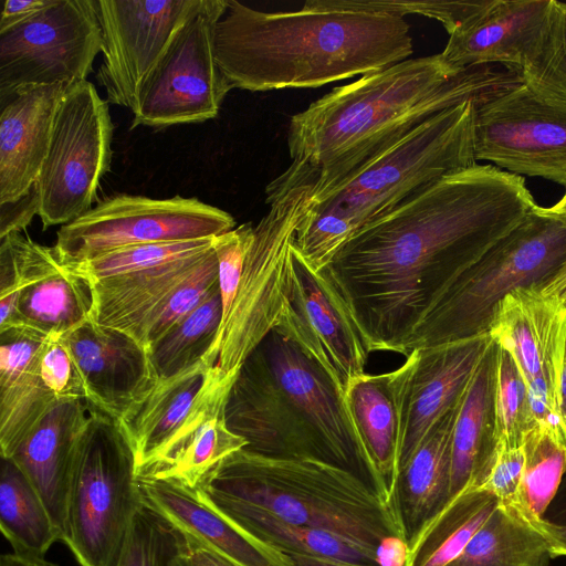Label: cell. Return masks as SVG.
<instances>
[{
    "label": "cell",
    "mask_w": 566,
    "mask_h": 566,
    "mask_svg": "<svg viewBox=\"0 0 566 566\" xmlns=\"http://www.w3.org/2000/svg\"><path fill=\"white\" fill-rule=\"evenodd\" d=\"M170 566H187L186 562L184 560L181 554L174 559Z\"/></svg>",
    "instance_id": "58"
},
{
    "label": "cell",
    "mask_w": 566,
    "mask_h": 566,
    "mask_svg": "<svg viewBox=\"0 0 566 566\" xmlns=\"http://www.w3.org/2000/svg\"><path fill=\"white\" fill-rule=\"evenodd\" d=\"M554 13L555 0H493L449 34L441 55L458 69L501 64L523 77L548 44Z\"/></svg>",
    "instance_id": "18"
},
{
    "label": "cell",
    "mask_w": 566,
    "mask_h": 566,
    "mask_svg": "<svg viewBox=\"0 0 566 566\" xmlns=\"http://www.w3.org/2000/svg\"><path fill=\"white\" fill-rule=\"evenodd\" d=\"M143 503L234 566H295L290 555L245 534L192 489L137 474Z\"/></svg>",
    "instance_id": "23"
},
{
    "label": "cell",
    "mask_w": 566,
    "mask_h": 566,
    "mask_svg": "<svg viewBox=\"0 0 566 566\" xmlns=\"http://www.w3.org/2000/svg\"><path fill=\"white\" fill-rule=\"evenodd\" d=\"M522 78L535 81L566 97V2L555 0L548 44L542 57Z\"/></svg>",
    "instance_id": "46"
},
{
    "label": "cell",
    "mask_w": 566,
    "mask_h": 566,
    "mask_svg": "<svg viewBox=\"0 0 566 566\" xmlns=\"http://www.w3.org/2000/svg\"><path fill=\"white\" fill-rule=\"evenodd\" d=\"M492 343L488 334L413 349L402 397L398 473L430 428L460 401Z\"/></svg>",
    "instance_id": "20"
},
{
    "label": "cell",
    "mask_w": 566,
    "mask_h": 566,
    "mask_svg": "<svg viewBox=\"0 0 566 566\" xmlns=\"http://www.w3.org/2000/svg\"><path fill=\"white\" fill-rule=\"evenodd\" d=\"M494 342L463 395L452 434L450 500L472 488L493 448Z\"/></svg>",
    "instance_id": "30"
},
{
    "label": "cell",
    "mask_w": 566,
    "mask_h": 566,
    "mask_svg": "<svg viewBox=\"0 0 566 566\" xmlns=\"http://www.w3.org/2000/svg\"><path fill=\"white\" fill-rule=\"evenodd\" d=\"M318 171L292 163L265 189L270 206L254 227L237 296L205 358L234 375L255 347L275 328L290 280V250L313 205Z\"/></svg>",
    "instance_id": "8"
},
{
    "label": "cell",
    "mask_w": 566,
    "mask_h": 566,
    "mask_svg": "<svg viewBox=\"0 0 566 566\" xmlns=\"http://www.w3.org/2000/svg\"><path fill=\"white\" fill-rule=\"evenodd\" d=\"M500 506L491 492L468 488L448 504L408 543L406 566H446L470 543Z\"/></svg>",
    "instance_id": "32"
},
{
    "label": "cell",
    "mask_w": 566,
    "mask_h": 566,
    "mask_svg": "<svg viewBox=\"0 0 566 566\" xmlns=\"http://www.w3.org/2000/svg\"><path fill=\"white\" fill-rule=\"evenodd\" d=\"M0 528L13 552L44 556L61 542L41 495L10 458H1Z\"/></svg>",
    "instance_id": "33"
},
{
    "label": "cell",
    "mask_w": 566,
    "mask_h": 566,
    "mask_svg": "<svg viewBox=\"0 0 566 566\" xmlns=\"http://www.w3.org/2000/svg\"><path fill=\"white\" fill-rule=\"evenodd\" d=\"M61 265L54 247L20 233L0 239V327L12 316L18 293Z\"/></svg>",
    "instance_id": "38"
},
{
    "label": "cell",
    "mask_w": 566,
    "mask_h": 566,
    "mask_svg": "<svg viewBox=\"0 0 566 566\" xmlns=\"http://www.w3.org/2000/svg\"><path fill=\"white\" fill-rule=\"evenodd\" d=\"M0 566H59L44 558V556H35L20 554L15 552L1 555Z\"/></svg>",
    "instance_id": "54"
},
{
    "label": "cell",
    "mask_w": 566,
    "mask_h": 566,
    "mask_svg": "<svg viewBox=\"0 0 566 566\" xmlns=\"http://www.w3.org/2000/svg\"><path fill=\"white\" fill-rule=\"evenodd\" d=\"M473 145L476 163L490 161L504 171L566 189V97L523 78L474 105Z\"/></svg>",
    "instance_id": "12"
},
{
    "label": "cell",
    "mask_w": 566,
    "mask_h": 566,
    "mask_svg": "<svg viewBox=\"0 0 566 566\" xmlns=\"http://www.w3.org/2000/svg\"><path fill=\"white\" fill-rule=\"evenodd\" d=\"M205 0H94L106 102L134 111L139 94L184 24Z\"/></svg>",
    "instance_id": "16"
},
{
    "label": "cell",
    "mask_w": 566,
    "mask_h": 566,
    "mask_svg": "<svg viewBox=\"0 0 566 566\" xmlns=\"http://www.w3.org/2000/svg\"><path fill=\"white\" fill-rule=\"evenodd\" d=\"M295 566H356L334 559L302 556V555H290Z\"/></svg>",
    "instance_id": "55"
},
{
    "label": "cell",
    "mask_w": 566,
    "mask_h": 566,
    "mask_svg": "<svg viewBox=\"0 0 566 566\" xmlns=\"http://www.w3.org/2000/svg\"><path fill=\"white\" fill-rule=\"evenodd\" d=\"M408 551V543L403 537L387 536L376 547V562L378 566H406Z\"/></svg>",
    "instance_id": "50"
},
{
    "label": "cell",
    "mask_w": 566,
    "mask_h": 566,
    "mask_svg": "<svg viewBox=\"0 0 566 566\" xmlns=\"http://www.w3.org/2000/svg\"><path fill=\"white\" fill-rule=\"evenodd\" d=\"M92 310L91 282L62 264L18 293L13 314L0 332L18 327L45 338L62 337L88 321Z\"/></svg>",
    "instance_id": "31"
},
{
    "label": "cell",
    "mask_w": 566,
    "mask_h": 566,
    "mask_svg": "<svg viewBox=\"0 0 566 566\" xmlns=\"http://www.w3.org/2000/svg\"><path fill=\"white\" fill-rule=\"evenodd\" d=\"M227 0H205L176 34L143 87L130 129L165 128L217 117L232 86L220 71L213 34Z\"/></svg>",
    "instance_id": "13"
},
{
    "label": "cell",
    "mask_w": 566,
    "mask_h": 566,
    "mask_svg": "<svg viewBox=\"0 0 566 566\" xmlns=\"http://www.w3.org/2000/svg\"><path fill=\"white\" fill-rule=\"evenodd\" d=\"M253 233L254 227L251 223H243L212 238V248L218 262V286L222 298V321L237 296Z\"/></svg>",
    "instance_id": "44"
},
{
    "label": "cell",
    "mask_w": 566,
    "mask_h": 566,
    "mask_svg": "<svg viewBox=\"0 0 566 566\" xmlns=\"http://www.w3.org/2000/svg\"><path fill=\"white\" fill-rule=\"evenodd\" d=\"M35 214H39V195L34 185L19 199L0 203V239L20 233Z\"/></svg>",
    "instance_id": "47"
},
{
    "label": "cell",
    "mask_w": 566,
    "mask_h": 566,
    "mask_svg": "<svg viewBox=\"0 0 566 566\" xmlns=\"http://www.w3.org/2000/svg\"><path fill=\"white\" fill-rule=\"evenodd\" d=\"M181 556L187 566H234L196 538L185 534Z\"/></svg>",
    "instance_id": "49"
},
{
    "label": "cell",
    "mask_w": 566,
    "mask_h": 566,
    "mask_svg": "<svg viewBox=\"0 0 566 566\" xmlns=\"http://www.w3.org/2000/svg\"><path fill=\"white\" fill-rule=\"evenodd\" d=\"M489 334L513 358L525 382L535 421L566 440L560 410L566 305L544 295L538 284L518 287L500 302Z\"/></svg>",
    "instance_id": "15"
},
{
    "label": "cell",
    "mask_w": 566,
    "mask_h": 566,
    "mask_svg": "<svg viewBox=\"0 0 566 566\" xmlns=\"http://www.w3.org/2000/svg\"><path fill=\"white\" fill-rule=\"evenodd\" d=\"M542 213L556 218L566 223V192L554 206L548 208L539 207Z\"/></svg>",
    "instance_id": "56"
},
{
    "label": "cell",
    "mask_w": 566,
    "mask_h": 566,
    "mask_svg": "<svg viewBox=\"0 0 566 566\" xmlns=\"http://www.w3.org/2000/svg\"><path fill=\"white\" fill-rule=\"evenodd\" d=\"M560 410H562L563 419L566 423V361H565V367H564L563 378H562Z\"/></svg>",
    "instance_id": "57"
},
{
    "label": "cell",
    "mask_w": 566,
    "mask_h": 566,
    "mask_svg": "<svg viewBox=\"0 0 566 566\" xmlns=\"http://www.w3.org/2000/svg\"><path fill=\"white\" fill-rule=\"evenodd\" d=\"M143 505L133 448L91 405L72 458L62 542L81 566H117Z\"/></svg>",
    "instance_id": "9"
},
{
    "label": "cell",
    "mask_w": 566,
    "mask_h": 566,
    "mask_svg": "<svg viewBox=\"0 0 566 566\" xmlns=\"http://www.w3.org/2000/svg\"><path fill=\"white\" fill-rule=\"evenodd\" d=\"M66 86L28 85L0 102V203L36 184Z\"/></svg>",
    "instance_id": "22"
},
{
    "label": "cell",
    "mask_w": 566,
    "mask_h": 566,
    "mask_svg": "<svg viewBox=\"0 0 566 566\" xmlns=\"http://www.w3.org/2000/svg\"><path fill=\"white\" fill-rule=\"evenodd\" d=\"M113 129L108 103L93 83L66 86L35 184L43 229L64 226L92 209L109 169Z\"/></svg>",
    "instance_id": "10"
},
{
    "label": "cell",
    "mask_w": 566,
    "mask_h": 566,
    "mask_svg": "<svg viewBox=\"0 0 566 566\" xmlns=\"http://www.w3.org/2000/svg\"><path fill=\"white\" fill-rule=\"evenodd\" d=\"M552 558L548 543L537 528L499 506L446 566H548Z\"/></svg>",
    "instance_id": "34"
},
{
    "label": "cell",
    "mask_w": 566,
    "mask_h": 566,
    "mask_svg": "<svg viewBox=\"0 0 566 566\" xmlns=\"http://www.w3.org/2000/svg\"><path fill=\"white\" fill-rule=\"evenodd\" d=\"M222 313V298L217 285L190 314L148 348L158 381L205 360L218 337Z\"/></svg>",
    "instance_id": "36"
},
{
    "label": "cell",
    "mask_w": 566,
    "mask_h": 566,
    "mask_svg": "<svg viewBox=\"0 0 566 566\" xmlns=\"http://www.w3.org/2000/svg\"><path fill=\"white\" fill-rule=\"evenodd\" d=\"M218 285V262L213 248L202 261L156 307L146 322L142 344L154 345L172 326L190 314Z\"/></svg>",
    "instance_id": "41"
},
{
    "label": "cell",
    "mask_w": 566,
    "mask_h": 566,
    "mask_svg": "<svg viewBox=\"0 0 566 566\" xmlns=\"http://www.w3.org/2000/svg\"><path fill=\"white\" fill-rule=\"evenodd\" d=\"M274 329L319 363L344 392L365 374L370 352L349 308L325 272L311 266L294 242L287 294Z\"/></svg>",
    "instance_id": "17"
},
{
    "label": "cell",
    "mask_w": 566,
    "mask_h": 566,
    "mask_svg": "<svg viewBox=\"0 0 566 566\" xmlns=\"http://www.w3.org/2000/svg\"><path fill=\"white\" fill-rule=\"evenodd\" d=\"M217 64L232 88H310L382 71L413 52L401 17L307 0L296 11L264 12L235 0L213 34Z\"/></svg>",
    "instance_id": "3"
},
{
    "label": "cell",
    "mask_w": 566,
    "mask_h": 566,
    "mask_svg": "<svg viewBox=\"0 0 566 566\" xmlns=\"http://www.w3.org/2000/svg\"><path fill=\"white\" fill-rule=\"evenodd\" d=\"M216 366L201 360L157 385L117 422L134 450L137 469L151 461L181 428L209 387Z\"/></svg>",
    "instance_id": "27"
},
{
    "label": "cell",
    "mask_w": 566,
    "mask_h": 566,
    "mask_svg": "<svg viewBox=\"0 0 566 566\" xmlns=\"http://www.w3.org/2000/svg\"><path fill=\"white\" fill-rule=\"evenodd\" d=\"M76 361L87 402L118 422L158 382L147 348L88 319L61 337Z\"/></svg>",
    "instance_id": "19"
},
{
    "label": "cell",
    "mask_w": 566,
    "mask_h": 566,
    "mask_svg": "<svg viewBox=\"0 0 566 566\" xmlns=\"http://www.w3.org/2000/svg\"><path fill=\"white\" fill-rule=\"evenodd\" d=\"M462 398L430 428L398 473L392 506L407 543L450 501L452 434Z\"/></svg>",
    "instance_id": "26"
},
{
    "label": "cell",
    "mask_w": 566,
    "mask_h": 566,
    "mask_svg": "<svg viewBox=\"0 0 566 566\" xmlns=\"http://www.w3.org/2000/svg\"><path fill=\"white\" fill-rule=\"evenodd\" d=\"M523 78L491 65L458 69L441 55L407 59L335 87L293 115L287 130L292 163L318 171L322 193L438 113L476 105Z\"/></svg>",
    "instance_id": "2"
},
{
    "label": "cell",
    "mask_w": 566,
    "mask_h": 566,
    "mask_svg": "<svg viewBox=\"0 0 566 566\" xmlns=\"http://www.w3.org/2000/svg\"><path fill=\"white\" fill-rule=\"evenodd\" d=\"M216 368L181 428L151 461L137 469V474L168 478L197 490L227 457L247 447L226 421V405L238 373L226 375Z\"/></svg>",
    "instance_id": "21"
},
{
    "label": "cell",
    "mask_w": 566,
    "mask_h": 566,
    "mask_svg": "<svg viewBox=\"0 0 566 566\" xmlns=\"http://www.w3.org/2000/svg\"><path fill=\"white\" fill-rule=\"evenodd\" d=\"M566 260V223L535 206L481 248L453 276L418 324L413 349L488 335L500 302L518 287L543 284Z\"/></svg>",
    "instance_id": "7"
},
{
    "label": "cell",
    "mask_w": 566,
    "mask_h": 566,
    "mask_svg": "<svg viewBox=\"0 0 566 566\" xmlns=\"http://www.w3.org/2000/svg\"><path fill=\"white\" fill-rule=\"evenodd\" d=\"M412 350L396 370L354 378L345 400L355 429L388 488L392 504L398 476L402 397L415 363Z\"/></svg>",
    "instance_id": "25"
},
{
    "label": "cell",
    "mask_w": 566,
    "mask_h": 566,
    "mask_svg": "<svg viewBox=\"0 0 566 566\" xmlns=\"http://www.w3.org/2000/svg\"><path fill=\"white\" fill-rule=\"evenodd\" d=\"M493 413L494 446L521 447L524 433L536 423L525 382L513 358L496 344Z\"/></svg>",
    "instance_id": "39"
},
{
    "label": "cell",
    "mask_w": 566,
    "mask_h": 566,
    "mask_svg": "<svg viewBox=\"0 0 566 566\" xmlns=\"http://www.w3.org/2000/svg\"><path fill=\"white\" fill-rule=\"evenodd\" d=\"M211 247L212 238L137 244L120 248L88 261L65 266L90 281H96L198 254Z\"/></svg>",
    "instance_id": "40"
},
{
    "label": "cell",
    "mask_w": 566,
    "mask_h": 566,
    "mask_svg": "<svg viewBox=\"0 0 566 566\" xmlns=\"http://www.w3.org/2000/svg\"><path fill=\"white\" fill-rule=\"evenodd\" d=\"M40 375L57 400L83 399L88 395L83 376L61 337L48 338L40 352Z\"/></svg>",
    "instance_id": "45"
},
{
    "label": "cell",
    "mask_w": 566,
    "mask_h": 566,
    "mask_svg": "<svg viewBox=\"0 0 566 566\" xmlns=\"http://www.w3.org/2000/svg\"><path fill=\"white\" fill-rule=\"evenodd\" d=\"M538 531L546 538L553 557L566 556V524L543 521Z\"/></svg>",
    "instance_id": "51"
},
{
    "label": "cell",
    "mask_w": 566,
    "mask_h": 566,
    "mask_svg": "<svg viewBox=\"0 0 566 566\" xmlns=\"http://www.w3.org/2000/svg\"><path fill=\"white\" fill-rule=\"evenodd\" d=\"M542 293L566 305V260L556 272L539 285Z\"/></svg>",
    "instance_id": "52"
},
{
    "label": "cell",
    "mask_w": 566,
    "mask_h": 566,
    "mask_svg": "<svg viewBox=\"0 0 566 566\" xmlns=\"http://www.w3.org/2000/svg\"><path fill=\"white\" fill-rule=\"evenodd\" d=\"M535 206L523 177L476 164L363 228L323 271L369 352L406 356L413 331L459 270Z\"/></svg>",
    "instance_id": "1"
},
{
    "label": "cell",
    "mask_w": 566,
    "mask_h": 566,
    "mask_svg": "<svg viewBox=\"0 0 566 566\" xmlns=\"http://www.w3.org/2000/svg\"><path fill=\"white\" fill-rule=\"evenodd\" d=\"M200 497L245 534L287 555L378 566L376 553L338 535L287 522L258 505L195 490Z\"/></svg>",
    "instance_id": "29"
},
{
    "label": "cell",
    "mask_w": 566,
    "mask_h": 566,
    "mask_svg": "<svg viewBox=\"0 0 566 566\" xmlns=\"http://www.w3.org/2000/svg\"><path fill=\"white\" fill-rule=\"evenodd\" d=\"M345 7L384 12L403 18L419 14L438 20L451 34L486 10L492 0H338Z\"/></svg>",
    "instance_id": "43"
},
{
    "label": "cell",
    "mask_w": 566,
    "mask_h": 566,
    "mask_svg": "<svg viewBox=\"0 0 566 566\" xmlns=\"http://www.w3.org/2000/svg\"><path fill=\"white\" fill-rule=\"evenodd\" d=\"M211 248L157 266L96 281L88 280L93 291L90 319L128 334L142 344L143 329L149 316Z\"/></svg>",
    "instance_id": "28"
},
{
    "label": "cell",
    "mask_w": 566,
    "mask_h": 566,
    "mask_svg": "<svg viewBox=\"0 0 566 566\" xmlns=\"http://www.w3.org/2000/svg\"><path fill=\"white\" fill-rule=\"evenodd\" d=\"M226 421L248 442L245 450L338 467L391 504L386 482L352 421L345 392L319 363L277 331L272 329L241 365L228 396Z\"/></svg>",
    "instance_id": "4"
},
{
    "label": "cell",
    "mask_w": 566,
    "mask_h": 566,
    "mask_svg": "<svg viewBox=\"0 0 566 566\" xmlns=\"http://www.w3.org/2000/svg\"><path fill=\"white\" fill-rule=\"evenodd\" d=\"M185 535L163 515L143 505L117 566H170L184 549Z\"/></svg>",
    "instance_id": "42"
},
{
    "label": "cell",
    "mask_w": 566,
    "mask_h": 566,
    "mask_svg": "<svg viewBox=\"0 0 566 566\" xmlns=\"http://www.w3.org/2000/svg\"><path fill=\"white\" fill-rule=\"evenodd\" d=\"M84 401H56L10 457L41 495L60 532L61 542L65 531V505L74 448L90 413V407Z\"/></svg>",
    "instance_id": "24"
},
{
    "label": "cell",
    "mask_w": 566,
    "mask_h": 566,
    "mask_svg": "<svg viewBox=\"0 0 566 566\" xmlns=\"http://www.w3.org/2000/svg\"><path fill=\"white\" fill-rule=\"evenodd\" d=\"M52 0H7L0 18V33L29 20Z\"/></svg>",
    "instance_id": "48"
},
{
    "label": "cell",
    "mask_w": 566,
    "mask_h": 566,
    "mask_svg": "<svg viewBox=\"0 0 566 566\" xmlns=\"http://www.w3.org/2000/svg\"><path fill=\"white\" fill-rule=\"evenodd\" d=\"M523 453L518 515L538 530L566 473V440L536 422L524 433Z\"/></svg>",
    "instance_id": "35"
},
{
    "label": "cell",
    "mask_w": 566,
    "mask_h": 566,
    "mask_svg": "<svg viewBox=\"0 0 566 566\" xmlns=\"http://www.w3.org/2000/svg\"><path fill=\"white\" fill-rule=\"evenodd\" d=\"M234 226L229 212L197 198L115 195L61 226L54 249L73 265L129 245L209 239Z\"/></svg>",
    "instance_id": "11"
},
{
    "label": "cell",
    "mask_w": 566,
    "mask_h": 566,
    "mask_svg": "<svg viewBox=\"0 0 566 566\" xmlns=\"http://www.w3.org/2000/svg\"><path fill=\"white\" fill-rule=\"evenodd\" d=\"M40 352L25 368L0 377L1 458H10L38 421L59 401L41 378Z\"/></svg>",
    "instance_id": "37"
},
{
    "label": "cell",
    "mask_w": 566,
    "mask_h": 566,
    "mask_svg": "<svg viewBox=\"0 0 566 566\" xmlns=\"http://www.w3.org/2000/svg\"><path fill=\"white\" fill-rule=\"evenodd\" d=\"M474 103L447 108L329 190L313 195L294 244L323 270L354 234L447 176L476 165Z\"/></svg>",
    "instance_id": "5"
},
{
    "label": "cell",
    "mask_w": 566,
    "mask_h": 566,
    "mask_svg": "<svg viewBox=\"0 0 566 566\" xmlns=\"http://www.w3.org/2000/svg\"><path fill=\"white\" fill-rule=\"evenodd\" d=\"M544 518L553 524H566V473Z\"/></svg>",
    "instance_id": "53"
},
{
    "label": "cell",
    "mask_w": 566,
    "mask_h": 566,
    "mask_svg": "<svg viewBox=\"0 0 566 566\" xmlns=\"http://www.w3.org/2000/svg\"><path fill=\"white\" fill-rule=\"evenodd\" d=\"M101 51L94 0H52L0 33V102L28 85L85 81Z\"/></svg>",
    "instance_id": "14"
},
{
    "label": "cell",
    "mask_w": 566,
    "mask_h": 566,
    "mask_svg": "<svg viewBox=\"0 0 566 566\" xmlns=\"http://www.w3.org/2000/svg\"><path fill=\"white\" fill-rule=\"evenodd\" d=\"M197 490L252 503L375 553L387 536L405 538L390 503L350 472L317 460L273 458L241 449Z\"/></svg>",
    "instance_id": "6"
}]
</instances>
